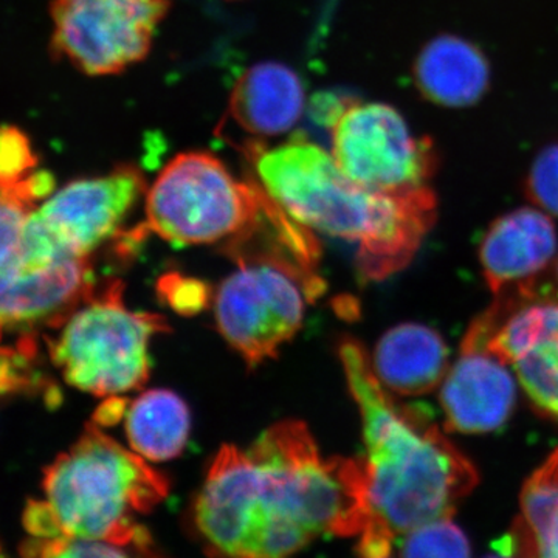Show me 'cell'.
Returning a JSON list of instances; mask_svg holds the SVG:
<instances>
[{
    "mask_svg": "<svg viewBox=\"0 0 558 558\" xmlns=\"http://www.w3.org/2000/svg\"><path fill=\"white\" fill-rule=\"evenodd\" d=\"M46 499L24 510L31 537H68L113 545H150L137 517L167 498L170 483L145 458L124 449L94 422L44 470Z\"/></svg>",
    "mask_w": 558,
    "mask_h": 558,
    "instance_id": "277c9868",
    "label": "cell"
},
{
    "mask_svg": "<svg viewBox=\"0 0 558 558\" xmlns=\"http://www.w3.org/2000/svg\"><path fill=\"white\" fill-rule=\"evenodd\" d=\"M339 352L366 447L369 520L359 535V554L389 558L400 535L450 519L478 484V472L438 425L381 387L357 340L341 341Z\"/></svg>",
    "mask_w": 558,
    "mask_h": 558,
    "instance_id": "7a4b0ae2",
    "label": "cell"
},
{
    "mask_svg": "<svg viewBox=\"0 0 558 558\" xmlns=\"http://www.w3.org/2000/svg\"><path fill=\"white\" fill-rule=\"evenodd\" d=\"M304 101L303 83L292 69L279 62H263L238 80L229 117L250 137H278L299 123Z\"/></svg>",
    "mask_w": 558,
    "mask_h": 558,
    "instance_id": "9a60e30c",
    "label": "cell"
},
{
    "mask_svg": "<svg viewBox=\"0 0 558 558\" xmlns=\"http://www.w3.org/2000/svg\"><path fill=\"white\" fill-rule=\"evenodd\" d=\"M400 558H470L469 539L450 519L432 521L407 534Z\"/></svg>",
    "mask_w": 558,
    "mask_h": 558,
    "instance_id": "44dd1931",
    "label": "cell"
},
{
    "mask_svg": "<svg viewBox=\"0 0 558 558\" xmlns=\"http://www.w3.org/2000/svg\"><path fill=\"white\" fill-rule=\"evenodd\" d=\"M123 290L120 281H109L49 341L51 362L64 380L98 398L142 388L150 374V341L170 330L160 315L131 311Z\"/></svg>",
    "mask_w": 558,
    "mask_h": 558,
    "instance_id": "8992f818",
    "label": "cell"
},
{
    "mask_svg": "<svg viewBox=\"0 0 558 558\" xmlns=\"http://www.w3.org/2000/svg\"><path fill=\"white\" fill-rule=\"evenodd\" d=\"M191 432L185 400L170 389H150L128 407L126 436L131 449L148 461L178 458Z\"/></svg>",
    "mask_w": 558,
    "mask_h": 558,
    "instance_id": "ac0fdd59",
    "label": "cell"
},
{
    "mask_svg": "<svg viewBox=\"0 0 558 558\" xmlns=\"http://www.w3.org/2000/svg\"><path fill=\"white\" fill-rule=\"evenodd\" d=\"M170 0H51V51L86 75H116L148 54Z\"/></svg>",
    "mask_w": 558,
    "mask_h": 558,
    "instance_id": "30bf717a",
    "label": "cell"
},
{
    "mask_svg": "<svg viewBox=\"0 0 558 558\" xmlns=\"http://www.w3.org/2000/svg\"><path fill=\"white\" fill-rule=\"evenodd\" d=\"M553 274H554V290H556V295L558 296V256H557L556 260H554Z\"/></svg>",
    "mask_w": 558,
    "mask_h": 558,
    "instance_id": "4316f807",
    "label": "cell"
},
{
    "mask_svg": "<svg viewBox=\"0 0 558 558\" xmlns=\"http://www.w3.org/2000/svg\"><path fill=\"white\" fill-rule=\"evenodd\" d=\"M215 295L219 332L248 365L277 357L299 332L306 301L323 292L317 271L275 256H247Z\"/></svg>",
    "mask_w": 558,
    "mask_h": 558,
    "instance_id": "52a82bcc",
    "label": "cell"
},
{
    "mask_svg": "<svg viewBox=\"0 0 558 558\" xmlns=\"http://www.w3.org/2000/svg\"><path fill=\"white\" fill-rule=\"evenodd\" d=\"M557 231L538 208L506 213L488 227L481 242L484 279L495 295L538 281L557 258Z\"/></svg>",
    "mask_w": 558,
    "mask_h": 558,
    "instance_id": "5bb4252c",
    "label": "cell"
},
{
    "mask_svg": "<svg viewBox=\"0 0 558 558\" xmlns=\"http://www.w3.org/2000/svg\"><path fill=\"white\" fill-rule=\"evenodd\" d=\"M33 211L0 189V271L21 258L25 222Z\"/></svg>",
    "mask_w": 558,
    "mask_h": 558,
    "instance_id": "d4e9b609",
    "label": "cell"
},
{
    "mask_svg": "<svg viewBox=\"0 0 558 558\" xmlns=\"http://www.w3.org/2000/svg\"><path fill=\"white\" fill-rule=\"evenodd\" d=\"M517 381L512 368L487 349L462 347L440 384L446 429L484 435L501 428L515 409Z\"/></svg>",
    "mask_w": 558,
    "mask_h": 558,
    "instance_id": "4fadbf2b",
    "label": "cell"
},
{
    "mask_svg": "<svg viewBox=\"0 0 558 558\" xmlns=\"http://www.w3.org/2000/svg\"><path fill=\"white\" fill-rule=\"evenodd\" d=\"M21 558H161L150 545H113L109 542L68 537H31L22 545Z\"/></svg>",
    "mask_w": 558,
    "mask_h": 558,
    "instance_id": "ffe728a7",
    "label": "cell"
},
{
    "mask_svg": "<svg viewBox=\"0 0 558 558\" xmlns=\"http://www.w3.org/2000/svg\"><path fill=\"white\" fill-rule=\"evenodd\" d=\"M38 348V341L32 336L22 337L14 348L0 347V398L40 387L50 388L44 385L35 368Z\"/></svg>",
    "mask_w": 558,
    "mask_h": 558,
    "instance_id": "7402d4cb",
    "label": "cell"
},
{
    "mask_svg": "<svg viewBox=\"0 0 558 558\" xmlns=\"http://www.w3.org/2000/svg\"><path fill=\"white\" fill-rule=\"evenodd\" d=\"M487 558H510V557L501 556V554H499V556H492V557H487Z\"/></svg>",
    "mask_w": 558,
    "mask_h": 558,
    "instance_id": "f1b7e54d",
    "label": "cell"
},
{
    "mask_svg": "<svg viewBox=\"0 0 558 558\" xmlns=\"http://www.w3.org/2000/svg\"><path fill=\"white\" fill-rule=\"evenodd\" d=\"M288 218L266 190L234 178L218 157L183 153L150 186L145 220L120 233V248L156 234L175 245L222 244L231 253Z\"/></svg>",
    "mask_w": 558,
    "mask_h": 558,
    "instance_id": "5b68a950",
    "label": "cell"
},
{
    "mask_svg": "<svg viewBox=\"0 0 558 558\" xmlns=\"http://www.w3.org/2000/svg\"><path fill=\"white\" fill-rule=\"evenodd\" d=\"M368 520L362 458H323L299 421L271 425L247 450L223 446L194 502L218 558H290L322 535L359 537Z\"/></svg>",
    "mask_w": 558,
    "mask_h": 558,
    "instance_id": "6da1fadb",
    "label": "cell"
},
{
    "mask_svg": "<svg viewBox=\"0 0 558 558\" xmlns=\"http://www.w3.org/2000/svg\"><path fill=\"white\" fill-rule=\"evenodd\" d=\"M31 138L16 126H0V186L13 185L38 167Z\"/></svg>",
    "mask_w": 558,
    "mask_h": 558,
    "instance_id": "cb8c5ba5",
    "label": "cell"
},
{
    "mask_svg": "<svg viewBox=\"0 0 558 558\" xmlns=\"http://www.w3.org/2000/svg\"><path fill=\"white\" fill-rule=\"evenodd\" d=\"M371 366L389 395L400 398L428 395L449 373V348L436 330L417 323H403L381 337Z\"/></svg>",
    "mask_w": 558,
    "mask_h": 558,
    "instance_id": "2e32d148",
    "label": "cell"
},
{
    "mask_svg": "<svg viewBox=\"0 0 558 558\" xmlns=\"http://www.w3.org/2000/svg\"><path fill=\"white\" fill-rule=\"evenodd\" d=\"M519 523L527 532L535 558H558V449L521 488Z\"/></svg>",
    "mask_w": 558,
    "mask_h": 558,
    "instance_id": "d6986e66",
    "label": "cell"
},
{
    "mask_svg": "<svg viewBox=\"0 0 558 558\" xmlns=\"http://www.w3.org/2000/svg\"><path fill=\"white\" fill-rule=\"evenodd\" d=\"M126 400L121 399L120 396L108 398L101 403L97 413H95L94 424L98 425V427H109V425L117 424V422L126 416Z\"/></svg>",
    "mask_w": 558,
    "mask_h": 558,
    "instance_id": "484cf974",
    "label": "cell"
},
{
    "mask_svg": "<svg viewBox=\"0 0 558 558\" xmlns=\"http://www.w3.org/2000/svg\"><path fill=\"white\" fill-rule=\"evenodd\" d=\"M95 292L89 256L35 260L21 253L0 271V337L3 329L36 323L58 328Z\"/></svg>",
    "mask_w": 558,
    "mask_h": 558,
    "instance_id": "7c38bea8",
    "label": "cell"
},
{
    "mask_svg": "<svg viewBox=\"0 0 558 558\" xmlns=\"http://www.w3.org/2000/svg\"><path fill=\"white\" fill-rule=\"evenodd\" d=\"M470 326L462 347L487 349L512 368L543 416L558 422V300L512 289Z\"/></svg>",
    "mask_w": 558,
    "mask_h": 558,
    "instance_id": "9c48e42d",
    "label": "cell"
},
{
    "mask_svg": "<svg viewBox=\"0 0 558 558\" xmlns=\"http://www.w3.org/2000/svg\"><path fill=\"white\" fill-rule=\"evenodd\" d=\"M524 190L535 208L558 218V143L539 150L529 168Z\"/></svg>",
    "mask_w": 558,
    "mask_h": 558,
    "instance_id": "603a6c76",
    "label": "cell"
},
{
    "mask_svg": "<svg viewBox=\"0 0 558 558\" xmlns=\"http://www.w3.org/2000/svg\"><path fill=\"white\" fill-rule=\"evenodd\" d=\"M260 185L279 207L318 233L357 244L360 271L384 279L407 266L436 215L429 186L402 194L379 193L348 178L306 137L275 148L248 146Z\"/></svg>",
    "mask_w": 558,
    "mask_h": 558,
    "instance_id": "3957f363",
    "label": "cell"
},
{
    "mask_svg": "<svg viewBox=\"0 0 558 558\" xmlns=\"http://www.w3.org/2000/svg\"><path fill=\"white\" fill-rule=\"evenodd\" d=\"M328 126L333 160L365 189L389 194L424 189L438 167L433 140L414 137L391 106L340 101Z\"/></svg>",
    "mask_w": 558,
    "mask_h": 558,
    "instance_id": "ba28073f",
    "label": "cell"
},
{
    "mask_svg": "<svg viewBox=\"0 0 558 558\" xmlns=\"http://www.w3.org/2000/svg\"><path fill=\"white\" fill-rule=\"evenodd\" d=\"M413 73L422 97L444 108L475 105L490 84V68L483 51L451 35L429 40L417 54Z\"/></svg>",
    "mask_w": 558,
    "mask_h": 558,
    "instance_id": "e0dca14e",
    "label": "cell"
},
{
    "mask_svg": "<svg viewBox=\"0 0 558 558\" xmlns=\"http://www.w3.org/2000/svg\"><path fill=\"white\" fill-rule=\"evenodd\" d=\"M145 190L142 172L124 165L108 175L69 183L38 213L69 252L89 256L106 241L119 236L121 223Z\"/></svg>",
    "mask_w": 558,
    "mask_h": 558,
    "instance_id": "8fae6325",
    "label": "cell"
},
{
    "mask_svg": "<svg viewBox=\"0 0 558 558\" xmlns=\"http://www.w3.org/2000/svg\"><path fill=\"white\" fill-rule=\"evenodd\" d=\"M0 558H7L5 553H3L2 546H0Z\"/></svg>",
    "mask_w": 558,
    "mask_h": 558,
    "instance_id": "83f0119b",
    "label": "cell"
}]
</instances>
